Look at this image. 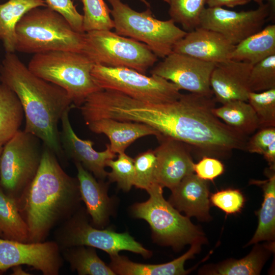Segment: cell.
<instances>
[{"instance_id":"obj_1","label":"cell","mask_w":275,"mask_h":275,"mask_svg":"<svg viewBox=\"0 0 275 275\" xmlns=\"http://www.w3.org/2000/svg\"><path fill=\"white\" fill-rule=\"evenodd\" d=\"M216 102L213 96L182 94L162 105L156 118L157 129L161 136L185 143L202 156L224 158L234 150H245L248 136L213 114Z\"/></svg>"},{"instance_id":"obj_2","label":"cell","mask_w":275,"mask_h":275,"mask_svg":"<svg viewBox=\"0 0 275 275\" xmlns=\"http://www.w3.org/2000/svg\"><path fill=\"white\" fill-rule=\"evenodd\" d=\"M77 178L66 173L56 155L43 145L38 172L16 201L29 230V242L46 240L51 231L80 208Z\"/></svg>"},{"instance_id":"obj_3","label":"cell","mask_w":275,"mask_h":275,"mask_svg":"<svg viewBox=\"0 0 275 275\" xmlns=\"http://www.w3.org/2000/svg\"><path fill=\"white\" fill-rule=\"evenodd\" d=\"M0 81L21 103L24 130L38 138L57 157L62 156L58 125L65 112L75 107L66 92L34 74L14 52H6L0 65Z\"/></svg>"},{"instance_id":"obj_4","label":"cell","mask_w":275,"mask_h":275,"mask_svg":"<svg viewBox=\"0 0 275 275\" xmlns=\"http://www.w3.org/2000/svg\"><path fill=\"white\" fill-rule=\"evenodd\" d=\"M15 33V50L20 52H82L85 33L74 30L61 14L47 7L35 8L25 14L18 22Z\"/></svg>"},{"instance_id":"obj_5","label":"cell","mask_w":275,"mask_h":275,"mask_svg":"<svg viewBox=\"0 0 275 275\" xmlns=\"http://www.w3.org/2000/svg\"><path fill=\"white\" fill-rule=\"evenodd\" d=\"M94 63L82 52L55 50L34 54L28 67L37 76L64 90L75 107L102 89L91 72Z\"/></svg>"},{"instance_id":"obj_6","label":"cell","mask_w":275,"mask_h":275,"mask_svg":"<svg viewBox=\"0 0 275 275\" xmlns=\"http://www.w3.org/2000/svg\"><path fill=\"white\" fill-rule=\"evenodd\" d=\"M162 189L156 184L147 190L149 199L132 206L133 215L149 224L154 240L162 245L179 250L194 242L204 243L206 239L201 229L165 200Z\"/></svg>"},{"instance_id":"obj_7","label":"cell","mask_w":275,"mask_h":275,"mask_svg":"<svg viewBox=\"0 0 275 275\" xmlns=\"http://www.w3.org/2000/svg\"><path fill=\"white\" fill-rule=\"evenodd\" d=\"M110 4L115 33L146 44L157 57L164 58L173 52L176 43L187 32L172 19L161 20L148 8L137 12L121 0H107Z\"/></svg>"},{"instance_id":"obj_8","label":"cell","mask_w":275,"mask_h":275,"mask_svg":"<svg viewBox=\"0 0 275 275\" xmlns=\"http://www.w3.org/2000/svg\"><path fill=\"white\" fill-rule=\"evenodd\" d=\"M82 53L94 64L130 68L143 74H146L158 60L146 44L111 30L85 32Z\"/></svg>"},{"instance_id":"obj_9","label":"cell","mask_w":275,"mask_h":275,"mask_svg":"<svg viewBox=\"0 0 275 275\" xmlns=\"http://www.w3.org/2000/svg\"><path fill=\"white\" fill-rule=\"evenodd\" d=\"M54 241L60 250L85 245L101 250L112 256L121 251L150 257L151 252L136 241L128 233H117L112 229L96 228L90 223L86 209L80 207L72 216L57 227Z\"/></svg>"},{"instance_id":"obj_10","label":"cell","mask_w":275,"mask_h":275,"mask_svg":"<svg viewBox=\"0 0 275 275\" xmlns=\"http://www.w3.org/2000/svg\"><path fill=\"white\" fill-rule=\"evenodd\" d=\"M35 135L19 130L3 146L0 158V186L16 201L35 178L43 146Z\"/></svg>"},{"instance_id":"obj_11","label":"cell","mask_w":275,"mask_h":275,"mask_svg":"<svg viewBox=\"0 0 275 275\" xmlns=\"http://www.w3.org/2000/svg\"><path fill=\"white\" fill-rule=\"evenodd\" d=\"M91 74L102 90L117 91L139 101L168 102L177 100L182 94L173 82L157 75L147 76L130 68L95 64Z\"/></svg>"},{"instance_id":"obj_12","label":"cell","mask_w":275,"mask_h":275,"mask_svg":"<svg viewBox=\"0 0 275 275\" xmlns=\"http://www.w3.org/2000/svg\"><path fill=\"white\" fill-rule=\"evenodd\" d=\"M63 261L54 240L23 242L0 238V271L24 265L43 275H58Z\"/></svg>"},{"instance_id":"obj_13","label":"cell","mask_w":275,"mask_h":275,"mask_svg":"<svg viewBox=\"0 0 275 275\" xmlns=\"http://www.w3.org/2000/svg\"><path fill=\"white\" fill-rule=\"evenodd\" d=\"M266 4L255 10L236 12L222 7L205 8L199 26L221 34L233 45L261 30L269 17Z\"/></svg>"},{"instance_id":"obj_14","label":"cell","mask_w":275,"mask_h":275,"mask_svg":"<svg viewBox=\"0 0 275 275\" xmlns=\"http://www.w3.org/2000/svg\"><path fill=\"white\" fill-rule=\"evenodd\" d=\"M215 64L172 52L151 70L152 75L174 84L181 90L213 96L210 79Z\"/></svg>"},{"instance_id":"obj_15","label":"cell","mask_w":275,"mask_h":275,"mask_svg":"<svg viewBox=\"0 0 275 275\" xmlns=\"http://www.w3.org/2000/svg\"><path fill=\"white\" fill-rule=\"evenodd\" d=\"M71 109L66 110L61 119L59 134L63 154L74 162L80 163L95 178L103 181L108 173L105 170L107 162L114 159L116 154L111 150L109 144H106L104 151H97L93 147V141L80 139L74 131L70 121L69 114Z\"/></svg>"},{"instance_id":"obj_16","label":"cell","mask_w":275,"mask_h":275,"mask_svg":"<svg viewBox=\"0 0 275 275\" xmlns=\"http://www.w3.org/2000/svg\"><path fill=\"white\" fill-rule=\"evenodd\" d=\"M159 146L154 150L156 159L155 175L163 188H175L186 176L194 173L191 147L176 139L157 138Z\"/></svg>"},{"instance_id":"obj_17","label":"cell","mask_w":275,"mask_h":275,"mask_svg":"<svg viewBox=\"0 0 275 275\" xmlns=\"http://www.w3.org/2000/svg\"><path fill=\"white\" fill-rule=\"evenodd\" d=\"M252 66L230 59L215 64L210 85L216 101L222 104L236 100L248 101V80Z\"/></svg>"},{"instance_id":"obj_18","label":"cell","mask_w":275,"mask_h":275,"mask_svg":"<svg viewBox=\"0 0 275 275\" xmlns=\"http://www.w3.org/2000/svg\"><path fill=\"white\" fill-rule=\"evenodd\" d=\"M234 46L221 34L199 26L187 32L176 43L173 52L216 64L229 60Z\"/></svg>"},{"instance_id":"obj_19","label":"cell","mask_w":275,"mask_h":275,"mask_svg":"<svg viewBox=\"0 0 275 275\" xmlns=\"http://www.w3.org/2000/svg\"><path fill=\"white\" fill-rule=\"evenodd\" d=\"M168 202L178 211L186 216L195 217L199 221L208 222L211 219L209 186L207 181L195 173L184 178L173 189Z\"/></svg>"},{"instance_id":"obj_20","label":"cell","mask_w":275,"mask_h":275,"mask_svg":"<svg viewBox=\"0 0 275 275\" xmlns=\"http://www.w3.org/2000/svg\"><path fill=\"white\" fill-rule=\"evenodd\" d=\"M74 163L81 199L85 204L91 224L102 229L107 224L113 210V200L107 194L108 183L96 180L80 163Z\"/></svg>"},{"instance_id":"obj_21","label":"cell","mask_w":275,"mask_h":275,"mask_svg":"<svg viewBox=\"0 0 275 275\" xmlns=\"http://www.w3.org/2000/svg\"><path fill=\"white\" fill-rule=\"evenodd\" d=\"M86 125L93 132L106 135L111 150L118 154L125 152L126 149L140 138L158 135L155 129L145 124L111 118L92 121Z\"/></svg>"},{"instance_id":"obj_22","label":"cell","mask_w":275,"mask_h":275,"mask_svg":"<svg viewBox=\"0 0 275 275\" xmlns=\"http://www.w3.org/2000/svg\"><path fill=\"white\" fill-rule=\"evenodd\" d=\"M203 244L201 242L192 243L183 255L168 263L160 264L139 263L119 254L110 256L109 266L116 274L120 275H184L190 270H185L184 263L199 253Z\"/></svg>"},{"instance_id":"obj_23","label":"cell","mask_w":275,"mask_h":275,"mask_svg":"<svg viewBox=\"0 0 275 275\" xmlns=\"http://www.w3.org/2000/svg\"><path fill=\"white\" fill-rule=\"evenodd\" d=\"M274 241L255 243L252 251L239 260L224 261L216 265L201 269V273L212 275H258L274 250Z\"/></svg>"},{"instance_id":"obj_24","label":"cell","mask_w":275,"mask_h":275,"mask_svg":"<svg viewBox=\"0 0 275 275\" xmlns=\"http://www.w3.org/2000/svg\"><path fill=\"white\" fill-rule=\"evenodd\" d=\"M267 179L252 180L260 186L264 193L261 208L257 212L258 225L256 231L246 246L263 241H274L275 238V168L269 167L265 171Z\"/></svg>"},{"instance_id":"obj_25","label":"cell","mask_w":275,"mask_h":275,"mask_svg":"<svg viewBox=\"0 0 275 275\" xmlns=\"http://www.w3.org/2000/svg\"><path fill=\"white\" fill-rule=\"evenodd\" d=\"M275 55V24H272L235 45L229 59L252 65Z\"/></svg>"},{"instance_id":"obj_26","label":"cell","mask_w":275,"mask_h":275,"mask_svg":"<svg viewBox=\"0 0 275 275\" xmlns=\"http://www.w3.org/2000/svg\"><path fill=\"white\" fill-rule=\"evenodd\" d=\"M47 7L45 0H8L0 4V40L6 52L16 51V26L32 9Z\"/></svg>"},{"instance_id":"obj_27","label":"cell","mask_w":275,"mask_h":275,"mask_svg":"<svg viewBox=\"0 0 275 275\" xmlns=\"http://www.w3.org/2000/svg\"><path fill=\"white\" fill-rule=\"evenodd\" d=\"M212 112L226 124L248 136L259 129L256 114L248 101H231L214 107Z\"/></svg>"},{"instance_id":"obj_28","label":"cell","mask_w":275,"mask_h":275,"mask_svg":"<svg viewBox=\"0 0 275 275\" xmlns=\"http://www.w3.org/2000/svg\"><path fill=\"white\" fill-rule=\"evenodd\" d=\"M29 230L16 200L0 186V238L29 242Z\"/></svg>"},{"instance_id":"obj_29","label":"cell","mask_w":275,"mask_h":275,"mask_svg":"<svg viewBox=\"0 0 275 275\" xmlns=\"http://www.w3.org/2000/svg\"><path fill=\"white\" fill-rule=\"evenodd\" d=\"M23 110L16 94L0 84V144H5L19 130Z\"/></svg>"},{"instance_id":"obj_30","label":"cell","mask_w":275,"mask_h":275,"mask_svg":"<svg viewBox=\"0 0 275 275\" xmlns=\"http://www.w3.org/2000/svg\"><path fill=\"white\" fill-rule=\"evenodd\" d=\"M64 260L79 275H115L97 255L94 248L79 245L61 250Z\"/></svg>"},{"instance_id":"obj_31","label":"cell","mask_w":275,"mask_h":275,"mask_svg":"<svg viewBox=\"0 0 275 275\" xmlns=\"http://www.w3.org/2000/svg\"><path fill=\"white\" fill-rule=\"evenodd\" d=\"M206 0H168L169 15L186 32L199 26L200 15L205 8Z\"/></svg>"},{"instance_id":"obj_32","label":"cell","mask_w":275,"mask_h":275,"mask_svg":"<svg viewBox=\"0 0 275 275\" xmlns=\"http://www.w3.org/2000/svg\"><path fill=\"white\" fill-rule=\"evenodd\" d=\"M83 5L82 29L84 32L114 29L111 9L104 0H81Z\"/></svg>"},{"instance_id":"obj_33","label":"cell","mask_w":275,"mask_h":275,"mask_svg":"<svg viewBox=\"0 0 275 275\" xmlns=\"http://www.w3.org/2000/svg\"><path fill=\"white\" fill-rule=\"evenodd\" d=\"M248 102L256 114L259 129L275 127V88L259 92H250Z\"/></svg>"},{"instance_id":"obj_34","label":"cell","mask_w":275,"mask_h":275,"mask_svg":"<svg viewBox=\"0 0 275 275\" xmlns=\"http://www.w3.org/2000/svg\"><path fill=\"white\" fill-rule=\"evenodd\" d=\"M107 167L111 168L107 177L109 182H116L118 187L124 191H129L134 185L135 169L133 158L125 152L118 154L116 160L107 162Z\"/></svg>"},{"instance_id":"obj_35","label":"cell","mask_w":275,"mask_h":275,"mask_svg":"<svg viewBox=\"0 0 275 275\" xmlns=\"http://www.w3.org/2000/svg\"><path fill=\"white\" fill-rule=\"evenodd\" d=\"M135 169L134 186L146 191L158 184L155 171L156 159L154 150L149 149L139 153L133 158Z\"/></svg>"},{"instance_id":"obj_36","label":"cell","mask_w":275,"mask_h":275,"mask_svg":"<svg viewBox=\"0 0 275 275\" xmlns=\"http://www.w3.org/2000/svg\"><path fill=\"white\" fill-rule=\"evenodd\" d=\"M250 92H259L275 88V55L253 65L249 80Z\"/></svg>"},{"instance_id":"obj_37","label":"cell","mask_w":275,"mask_h":275,"mask_svg":"<svg viewBox=\"0 0 275 275\" xmlns=\"http://www.w3.org/2000/svg\"><path fill=\"white\" fill-rule=\"evenodd\" d=\"M211 205L218 208L227 214H235L243 207L245 198L238 189L227 188L210 195Z\"/></svg>"},{"instance_id":"obj_38","label":"cell","mask_w":275,"mask_h":275,"mask_svg":"<svg viewBox=\"0 0 275 275\" xmlns=\"http://www.w3.org/2000/svg\"><path fill=\"white\" fill-rule=\"evenodd\" d=\"M47 7L61 14L77 32L85 33L83 16L77 10L71 0H45Z\"/></svg>"},{"instance_id":"obj_39","label":"cell","mask_w":275,"mask_h":275,"mask_svg":"<svg viewBox=\"0 0 275 275\" xmlns=\"http://www.w3.org/2000/svg\"><path fill=\"white\" fill-rule=\"evenodd\" d=\"M194 171L200 178L212 181L224 173L225 167L218 158L203 156L197 163H194Z\"/></svg>"},{"instance_id":"obj_40","label":"cell","mask_w":275,"mask_h":275,"mask_svg":"<svg viewBox=\"0 0 275 275\" xmlns=\"http://www.w3.org/2000/svg\"><path fill=\"white\" fill-rule=\"evenodd\" d=\"M275 142V127H266L259 130L248 139L246 149L252 153L262 155L269 146Z\"/></svg>"},{"instance_id":"obj_41","label":"cell","mask_w":275,"mask_h":275,"mask_svg":"<svg viewBox=\"0 0 275 275\" xmlns=\"http://www.w3.org/2000/svg\"><path fill=\"white\" fill-rule=\"evenodd\" d=\"M252 0H206V4L208 7H222L226 6L234 8L236 6L244 5L250 3Z\"/></svg>"},{"instance_id":"obj_42","label":"cell","mask_w":275,"mask_h":275,"mask_svg":"<svg viewBox=\"0 0 275 275\" xmlns=\"http://www.w3.org/2000/svg\"><path fill=\"white\" fill-rule=\"evenodd\" d=\"M262 155L269 167L275 168V142L269 146Z\"/></svg>"},{"instance_id":"obj_43","label":"cell","mask_w":275,"mask_h":275,"mask_svg":"<svg viewBox=\"0 0 275 275\" xmlns=\"http://www.w3.org/2000/svg\"><path fill=\"white\" fill-rule=\"evenodd\" d=\"M266 1L267 5L268 6L269 11V17L273 18V16H274L275 14V0H264Z\"/></svg>"},{"instance_id":"obj_44","label":"cell","mask_w":275,"mask_h":275,"mask_svg":"<svg viewBox=\"0 0 275 275\" xmlns=\"http://www.w3.org/2000/svg\"><path fill=\"white\" fill-rule=\"evenodd\" d=\"M12 271H13V273H12L13 274H15V275L30 274V273H28L27 272L23 270L20 265L14 266L12 267Z\"/></svg>"},{"instance_id":"obj_45","label":"cell","mask_w":275,"mask_h":275,"mask_svg":"<svg viewBox=\"0 0 275 275\" xmlns=\"http://www.w3.org/2000/svg\"><path fill=\"white\" fill-rule=\"evenodd\" d=\"M142 2L144 3L146 6H147L148 8H150V4L149 3H148L146 0H140ZM164 2L168 3V0H161Z\"/></svg>"},{"instance_id":"obj_46","label":"cell","mask_w":275,"mask_h":275,"mask_svg":"<svg viewBox=\"0 0 275 275\" xmlns=\"http://www.w3.org/2000/svg\"><path fill=\"white\" fill-rule=\"evenodd\" d=\"M253 1L255 2V3H256L257 4H258L259 6L263 4L264 1V0H253Z\"/></svg>"},{"instance_id":"obj_47","label":"cell","mask_w":275,"mask_h":275,"mask_svg":"<svg viewBox=\"0 0 275 275\" xmlns=\"http://www.w3.org/2000/svg\"><path fill=\"white\" fill-rule=\"evenodd\" d=\"M3 146H4V144H0V158H1V154L3 151Z\"/></svg>"}]
</instances>
